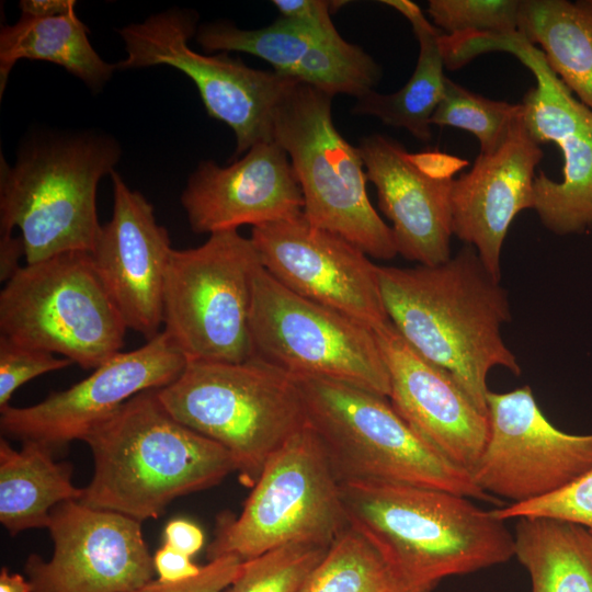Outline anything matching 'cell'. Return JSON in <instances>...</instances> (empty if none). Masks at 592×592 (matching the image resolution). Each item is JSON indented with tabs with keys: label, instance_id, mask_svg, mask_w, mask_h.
<instances>
[{
	"label": "cell",
	"instance_id": "obj_15",
	"mask_svg": "<svg viewBox=\"0 0 592 592\" xmlns=\"http://www.w3.org/2000/svg\"><path fill=\"white\" fill-rule=\"evenodd\" d=\"M141 522L79 500L56 505L47 527L54 553L32 554L25 572L33 592H130L153 579Z\"/></svg>",
	"mask_w": 592,
	"mask_h": 592
},
{
	"label": "cell",
	"instance_id": "obj_27",
	"mask_svg": "<svg viewBox=\"0 0 592 592\" xmlns=\"http://www.w3.org/2000/svg\"><path fill=\"white\" fill-rule=\"evenodd\" d=\"M88 33L76 11L49 18L21 16L15 24L3 26L0 32V95L20 59L56 64L99 92L116 65L98 55Z\"/></svg>",
	"mask_w": 592,
	"mask_h": 592
},
{
	"label": "cell",
	"instance_id": "obj_11",
	"mask_svg": "<svg viewBox=\"0 0 592 592\" xmlns=\"http://www.w3.org/2000/svg\"><path fill=\"white\" fill-rule=\"evenodd\" d=\"M488 52H505L533 73L536 84L521 102L523 123L539 144L553 143L562 153L560 182L540 171L534 180V207L542 224L559 235L592 229V110L579 101L549 68L540 49L517 32L505 35H459L449 56L463 67Z\"/></svg>",
	"mask_w": 592,
	"mask_h": 592
},
{
	"label": "cell",
	"instance_id": "obj_17",
	"mask_svg": "<svg viewBox=\"0 0 592 592\" xmlns=\"http://www.w3.org/2000/svg\"><path fill=\"white\" fill-rule=\"evenodd\" d=\"M187 360L162 330L144 345L119 352L71 387L30 407L0 410L1 432L56 449L84 436L134 396L174 382Z\"/></svg>",
	"mask_w": 592,
	"mask_h": 592
},
{
	"label": "cell",
	"instance_id": "obj_22",
	"mask_svg": "<svg viewBox=\"0 0 592 592\" xmlns=\"http://www.w3.org/2000/svg\"><path fill=\"white\" fill-rule=\"evenodd\" d=\"M543 156L521 115L496 151L479 153L473 168L454 180L453 235L477 251L497 280H501V251L513 219L534 207L535 169Z\"/></svg>",
	"mask_w": 592,
	"mask_h": 592
},
{
	"label": "cell",
	"instance_id": "obj_1",
	"mask_svg": "<svg viewBox=\"0 0 592 592\" xmlns=\"http://www.w3.org/2000/svg\"><path fill=\"white\" fill-rule=\"evenodd\" d=\"M389 321L423 357L445 369L487 414V377L494 367L519 376L502 337L511 320L506 291L465 244L437 265L377 266Z\"/></svg>",
	"mask_w": 592,
	"mask_h": 592
},
{
	"label": "cell",
	"instance_id": "obj_6",
	"mask_svg": "<svg viewBox=\"0 0 592 592\" xmlns=\"http://www.w3.org/2000/svg\"><path fill=\"white\" fill-rule=\"evenodd\" d=\"M157 394L175 420L225 447L251 480L307 424L295 377L257 357L187 362Z\"/></svg>",
	"mask_w": 592,
	"mask_h": 592
},
{
	"label": "cell",
	"instance_id": "obj_14",
	"mask_svg": "<svg viewBox=\"0 0 592 592\" xmlns=\"http://www.w3.org/2000/svg\"><path fill=\"white\" fill-rule=\"evenodd\" d=\"M489 433L470 476L509 504L553 494L592 469V434L566 433L545 417L530 386L487 395Z\"/></svg>",
	"mask_w": 592,
	"mask_h": 592
},
{
	"label": "cell",
	"instance_id": "obj_10",
	"mask_svg": "<svg viewBox=\"0 0 592 592\" xmlns=\"http://www.w3.org/2000/svg\"><path fill=\"white\" fill-rule=\"evenodd\" d=\"M261 265L253 242L238 230L217 231L196 248L172 250L162 330L187 362L252 357L250 311Z\"/></svg>",
	"mask_w": 592,
	"mask_h": 592
},
{
	"label": "cell",
	"instance_id": "obj_40",
	"mask_svg": "<svg viewBox=\"0 0 592 592\" xmlns=\"http://www.w3.org/2000/svg\"><path fill=\"white\" fill-rule=\"evenodd\" d=\"M72 0H23L20 2L21 16L49 18L69 14L75 11Z\"/></svg>",
	"mask_w": 592,
	"mask_h": 592
},
{
	"label": "cell",
	"instance_id": "obj_19",
	"mask_svg": "<svg viewBox=\"0 0 592 592\" xmlns=\"http://www.w3.org/2000/svg\"><path fill=\"white\" fill-rule=\"evenodd\" d=\"M114 205L90 252L94 269L128 330L146 341L162 331V300L173 248L153 206L114 170Z\"/></svg>",
	"mask_w": 592,
	"mask_h": 592
},
{
	"label": "cell",
	"instance_id": "obj_33",
	"mask_svg": "<svg viewBox=\"0 0 592 592\" xmlns=\"http://www.w3.org/2000/svg\"><path fill=\"white\" fill-rule=\"evenodd\" d=\"M491 510L503 521L524 516L554 517L579 524L592 534V469L553 494Z\"/></svg>",
	"mask_w": 592,
	"mask_h": 592
},
{
	"label": "cell",
	"instance_id": "obj_9",
	"mask_svg": "<svg viewBox=\"0 0 592 592\" xmlns=\"http://www.w3.org/2000/svg\"><path fill=\"white\" fill-rule=\"evenodd\" d=\"M349 525L340 481L306 424L265 462L241 513L221 517L207 557L248 560L289 544L330 547Z\"/></svg>",
	"mask_w": 592,
	"mask_h": 592
},
{
	"label": "cell",
	"instance_id": "obj_29",
	"mask_svg": "<svg viewBox=\"0 0 592 592\" xmlns=\"http://www.w3.org/2000/svg\"><path fill=\"white\" fill-rule=\"evenodd\" d=\"M303 592H431L412 585L362 533L349 527L332 543Z\"/></svg>",
	"mask_w": 592,
	"mask_h": 592
},
{
	"label": "cell",
	"instance_id": "obj_5",
	"mask_svg": "<svg viewBox=\"0 0 592 592\" xmlns=\"http://www.w3.org/2000/svg\"><path fill=\"white\" fill-rule=\"evenodd\" d=\"M119 156L114 140L95 135L34 144L13 167L1 156L0 230H20L26 264L93 250L102 227L98 184Z\"/></svg>",
	"mask_w": 592,
	"mask_h": 592
},
{
	"label": "cell",
	"instance_id": "obj_32",
	"mask_svg": "<svg viewBox=\"0 0 592 592\" xmlns=\"http://www.w3.org/2000/svg\"><path fill=\"white\" fill-rule=\"evenodd\" d=\"M520 0H430L431 22L445 35L517 32Z\"/></svg>",
	"mask_w": 592,
	"mask_h": 592
},
{
	"label": "cell",
	"instance_id": "obj_34",
	"mask_svg": "<svg viewBox=\"0 0 592 592\" xmlns=\"http://www.w3.org/2000/svg\"><path fill=\"white\" fill-rule=\"evenodd\" d=\"M66 357L19 344L0 335V410L10 406L15 390L29 380L71 365Z\"/></svg>",
	"mask_w": 592,
	"mask_h": 592
},
{
	"label": "cell",
	"instance_id": "obj_20",
	"mask_svg": "<svg viewBox=\"0 0 592 592\" xmlns=\"http://www.w3.org/2000/svg\"><path fill=\"white\" fill-rule=\"evenodd\" d=\"M195 234L238 230L295 218L304 197L288 155L274 140L261 141L228 167L201 161L181 194Z\"/></svg>",
	"mask_w": 592,
	"mask_h": 592
},
{
	"label": "cell",
	"instance_id": "obj_13",
	"mask_svg": "<svg viewBox=\"0 0 592 592\" xmlns=\"http://www.w3.org/2000/svg\"><path fill=\"white\" fill-rule=\"evenodd\" d=\"M196 18L185 10H169L121 29L127 57L116 68L167 65L182 71L197 87L208 116L235 133L237 158L261 141L273 140L275 110L298 80L250 68L226 52L213 56L194 52L189 41Z\"/></svg>",
	"mask_w": 592,
	"mask_h": 592
},
{
	"label": "cell",
	"instance_id": "obj_8",
	"mask_svg": "<svg viewBox=\"0 0 592 592\" xmlns=\"http://www.w3.org/2000/svg\"><path fill=\"white\" fill-rule=\"evenodd\" d=\"M127 330L90 252L25 264L0 292V335L84 369L119 353Z\"/></svg>",
	"mask_w": 592,
	"mask_h": 592
},
{
	"label": "cell",
	"instance_id": "obj_4",
	"mask_svg": "<svg viewBox=\"0 0 592 592\" xmlns=\"http://www.w3.org/2000/svg\"><path fill=\"white\" fill-rule=\"evenodd\" d=\"M295 379L307 424L322 443L340 482L406 483L501 503L415 432L388 397L330 379Z\"/></svg>",
	"mask_w": 592,
	"mask_h": 592
},
{
	"label": "cell",
	"instance_id": "obj_38",
	"mask_svg": "<svg viewBox=\"0 0 592 592\" xmlns=\"http://www.w3.org/2000/svg\"><path fill=\"white\" fill-rule=\"evenodd\" d=\"M164 544L192 557L204 545V534L202 530L191 521L175 519L170 521L164 527Z\"/></svg>",
	"mask_w": 592,
	"mask_h": 592
},
{
	"label": "cell",
	"instance_id": "obj_30",
	"mask_svg": "<svg viewBox=\"0 0 592 592\" xmlns=\"http://www.w3.org/2000/svg\"><path fill=\"white\" fill-rule=\"evenodd\" d=\"M521 115V103L485 98L446 77L443 96L431 117V125L471 133L479 141L480 153L488 155L500 147Z\"/></svg>",
	"mask_w": 592,
	"mask_h": 592
},
{
	"label": "cell",
	"instance_id": "obj_21",
	"mask_svg": "<svg viewBox=\"0 0 592 592\" xmlns=\"http://www.w3.org/2000/svg\"><path fill=\"white\" fill-rule=\"evenodd\" d=\"M374 332L388 371L394 409L446 459L470 474L488 440V415L390 321Z\"/></svg>",
	"mask_w": 592,
	"mask_h": 592
},
{
	"label": "cell",
	"instance_id": "obj_23",
	"mask_svg": "<svg viewBox=\"0 0 592 592\" xmlns=\"http://www.w3.org/2000/svg\"><path fill=\"white\" fill-rule=\"evenodd\" d=\"M196 42L207 52H241L267 61L274 71L334 96L362 98L382 77L378 64L343 37L330 38L280 16L271 25L242 30L228 22L202 25Z\"/></svg>",
	"mask_w": 592,
	"mask_h": 592
},
{
	"label": "cell",
	"instance_id": "obj_42",
	"mask_svg": "<svg viewBox=\"0 0 592 592\" xmlns=\"http://www.w3.org/2000/svg\"><path fill=\"white\" fill-rule=\"evenodd\" d=\"M589 1H590L591 5H592V0H589Z\"/></svg>",
	"mask_w": 592,
	"mask_h": 592
},
{
	"label": "cell",
	"instance_id": "obj_36",
	"mask_svg": "<svg viewBox=\"0 0 592 592\" xmlns=\"http://www.w3.org/2000/svg\"><path fill=\"white\" fill-rule=\"evenodd\" d=\"M274 7L281 16L297 22L319 34L342 37L331 20L333 3L323 0H274Z\"/></svg>",
	"mask_w": 592,
	"mask_h": 592
},
{
	"label": "cell",
	"instance_id": "obj_12",
	"mask_svg": "<svg viewBox=\"0 0 592 592\" xmlns=\"http://www.w3.org/2000/svg\"><path fill=\"white\" fill-rule=\"evenodd\" d=\"M252 357L294 377L335 380L388 397V371L374 330L304 298L262 265L253 278Z\"/></svg>",
	"mask_w": 592,
	"mask_h": 592
},
{
	"label": "cell",
	"instance_id": "obj_25",
	"mask_svg": "<svg viewBox=\"0 0 592 592\" xmlns=\"http://www.w3.org/2000/svg\"><path fill=\"white\" fill-rule=\"evenodd\" d=\"M411 24L419 43V57L413 73L397 92L382 94L371 91L357 99L355 114L372 115L384 124L405 128L422 141L431 139V117L439 105L445 86L444 60L440 44L443 34L410 0H384Z\"/></svg>",
	"mask_w": 592,
	"mask_h": 592
},
{
	"label": "cell",
	"instance_id": "obj_7",
	"mask_svg": "<svg viewBox=\"0 0 592 592\" xmlns=\"http://www.w3.org/2000/svg\"><path fill=\"white\" fill-rule=\"evenodd\" d=\"M332 95L297 81L278 103L273 140L288 155L300 185L305 218L369 258L398 254L394 232L372 205L364 162L332 119Z\"/></svg>",
	"mask_w": 592,
	"mask_h": 592
},
{
	"label": "cell",
	"instance_id": "obj_37",
	"mask_svg": "<svg viewBox=\"0 0 592 592\" xmlns=\"http://www.w3.org/2000/svg\"><path fill=\"white\" fill-rule=\"evenodd\" d=\"M153 567L158 580L177 583L197 576L202 567L196 566L191 557L164 544L153 555Z\"/></svg>",
	"mask_w": 592,
	"mask_h": 592
},
{
	"label": "cell",
	"instance_id": "obj_28",
	"mask_svg": "<svg viewBox=\"0 0 592 592\" xmlns=\"http://www.w3.org/2000/svg\"><path fill=\"white\" fill-rule=\"evenodd\" d=\"M514 556L527 570L532 592H592V534L559 519H517Z\"/></svg>",
	"mask_w": 592,
	"mask_h": 592
},
{
	"label": "cell",
	"instance_id": "obj_18",
	"mask_svg": "<svg viewBox=\"0 0 592 592\" xmlns=\"http://www.w3.org/2000/svg\"><path fill=\"white\" fill-rule=\"evenodd\" d=\"M358 149L378 208L391 223L398 254L421 265L446 262L452 257L453 177L468 161L439 150L410 153L380 134L363 137Z\"/></svg>",
	"mask_w": 592,
	"mask_h": 592
},
{
	"label": "cell",
	"instance_id": "obj_41",
	"mask_svg": "<svg viewBox=\"0 0 592 592\" xmlns=\"http://www.w3.org/2000/svg\"><path fill=\"white\" fill-rule=\"evenodd\" d=\"M0 592H33L29 580L19 573H10L7 568L0 572Z\"/></svg>",
	"mask_w": 592,
	"mask_h": 592
},
{
	"label": "cell",
	"instance_id": "obj_24",
	"mask_svg": "<svg viewBox=\"0 0 592 592\" xmlns=\"http://www.w3.org/2000/svg\"><path fill=\"white\" fill-rule=\"evenodd\" d=\"M53 451L36 441H24L18 451L0 439V521L11 535L47 527L56 505L82 497L71 467L57 463Z\"/></svg>",
	"mask_w": 592,
	"mask_h": 592
},
{
	"label": "cell",
	"instance_id": "obj_16",
	"mask_svg": "<svg viewBox=\"0 0 592 592\" xmlns=\"http://www.w3.org/2000/svg\"><path fill=\"white\" fill-rule=\"evenodd\" d=\"M262 266L282 285L376 330L389 322L377 264L344 238L311 225L304 214L253 227Z\"/></svg>",
	"mask_w": 592,
	"mask_h": 592
},
{
	"label": "cell",
	"instance_id": "obj_39",
	"mask_svg": "<svg viewBox=\"0 0 592 592\" xmlns=\"http://www.w3.org/2000/svg\"><path fill=\"white\" fill-rule=\"evenodd\" d=\"M24 258L23 243L20 236L2 232L0 238V280L7 282L21 267L20 259Z\"/></svg>",
	"mask_w": 592,
	"mask_h": 592
},
{
	"label": "cell",
	"instance_id": "obj_31",
	"mask_svg": "<svg viewBox=\"0 0 592 592\" xmlns=\"http://www.w3.org/2000/svg\"><path fill=\"white\" fill-rule=\"evenodd\" d=\"M329 547L289 544L242 560L241 570L224 592H303Z\"/></svg>",
	"mask_w": 592,
	"mask_h": 592
},
{
	"label": "cell",
	"instance_id": "obj_35",
	"mask_svg": "<svg viewBox=\"0 0 592 592\" xmlns=\"http://www.w3.org/2000/svg\"><path fill=\"white\" fill-rule=\"evenodd\" d=\"M241 565L238 556L226 555L209 560L189 580L166 583L157 579L130 592H224L238 577Z\"/></svg>",
	"mask_w": 592,
	"mask_h": 592
},
{
	"label": "cell",
	"instance_id": "obj_2",
	"mask_svg": "<svg viewBox=\"0 0 592 592\" xmlns=\"http://www.w3.org/2000/svg\"><path fill=\"white\" fill-rule=\"evenodd\" d=\"M349 524L412 585L504 563L513 535L492 510L444 490L396 482H340Z\"/></svg>",
	"mask_w": 592,
	"mask_h": 592
},
{
	"label": "cell",
	"instance_id": "obj_26",
	"mask_svg": "<svg viewBox=\"0 0 592 592\" xmlns=\"http://www.w3.org/2000/svg\"><path fill=\"white\" fill-rule=\"evenodd\" d=\"M517 33L540 45L549 68L592 110L590 1L521 0Z\"/></svg>",
	"mask_w": 592,
	"mask_h": 592
},
{
	"label": "cell",
	"instance_id": "obj_3",
	"mask_svg": "<svg viewBox=\"0 0 592 592\" xmlns=\"http://www.w3.org/2000/svg\"><path fill=\"white\" fill-rule=\"evenodd\" d=\"M82 441L92 452L94 473L79 501L139 522L237 470L225 447L167 411L157 389L130 398Z\"/></svg>",
	"mask_w": 592,
	"mask_h": 592
}]
</instances>
